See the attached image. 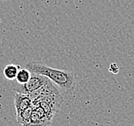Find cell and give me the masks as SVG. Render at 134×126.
I'll return each instance as SVG.
<instances>
[{"instance_id":"1","label":"cell","mask_w":134,"mask_h":126,"mask_svg":"<svg viewBox=\"0 0 134 126\" xmlns=\"http://www.w3.org/2000/svg\"><path fill=\"white\" fill-rule=\"evenodd\" d=\"M26 68L32 73L46 77L65 91L72 92L74 89L75 74L72 71L52 68L38 61H29L26 64Z\"/></svg>"},{"instance_id":"2","label":"cell","mask_w":134,"mask_h":126,"mask_svg":"<svg viewBox=\"0 0 134 126\" xmlns=\"http://www.w3.org/2000/svg\"><path fill=\"white\" fill-rule=\"evenodd\" d=\"M63 101V96L61 95L60 92L54 94V95L45 96L38 101L32 102V106H40L44 111V112L48 116V118L52 121L55 115L59 112Z\"/></svg>"},{"instance_id":"3","label":"cell","mask_w":134,"mask_h":126,"mask_svg":"<svg viewBox=\"0 0 134 126\" xmlns=\"http://www.w3.org/2000/svg\"><path fill=\"white\" fill-rule=\"evenodd\" d=\"M49 79L46 77H44L40 74H36V73H31V77L30 79L28 80L27 83H24V85H20L17 83L14 87V89L15 92L25 94V95H28L29 93H32L34 90L40 89L44 85H45L48 81Z\"/></svg>"},{"instance_id":"4","label":"cell","mask_w":134,"mask_h":126,"mask_svg":"<svg viewBox=\"0 0 134 126\" xmlns=\"http://www.w3.org/2000/svg\"><path fill=\"white\" fill-rule=\"evenodd\" d=\"M57 93H59L58 89H57V87H55L53 83H51V80H49L45 85L40 87V89L32 91V93H29L27 95L30 97L32 101L34 102V101H38V100L45 97V96L54 95V94H57Z\"/></svg>"},{"instance_id":"5","label":"cell","mask_w":134,"mask_h":126,"mask_svg":"<svg viewBox=\"0 0 134 126\" xmlns=\"http://www.w3.org/2000/svg\"><path fill=\"white\" fill-rule=\"evenodd\" d=\"M14 103L15 107V116H17L25 109L31 106L32 101L27 95L15 92L14 95Z\"/></svg>"},{"instance_id":"6","label":"cell","mask_w":134,"mask_h":126,"mask_svg":"<svg viewBox=\"0 0 134 126\" xmlns=\"http://www.w3.org/2000/svg\"><path fill=\"white\" fill-rule=\"evenodd\" d=\"M32 106H29L28 108L25 109L22 111L19 115L16 116V119H17V124L20 126H28L29 123H30V118L32 112Z\"/></svg>"},{"instance_id":"7","label":"cell","mask_w":134,"mask_h":126,"mask_svg":"<svg viewBox=\"0 0 134 126\" xmlns=\"http://www.w3.org/2000/svg\"><path fill=\"white\" fill-rule=\"evenodd\" d=\"M20 68H21L20 66L15 65V64H9V65H7L4 69V75L5 77V79L8 80L15 79L17 73Z\"/></svg>"},{"instance_id":"8","label":"cell","mask_w":134,"mask_h":126,"mask_svg":"<svg viewBox=\"0 0 134 126\" xmlns=\"http://www.w3.org/2000/svg\"><path fill=\"white\" fill-rule=\"evenodd\" d=\"M31 73L27 68H20L16 75L15 80L16 82L20 85H24V83H27L28 80L30 79Z\"/></svg>"},{"instance_id":"9","label":"cell","mask_w":134,"mask_h":126,"mask_svg":"<svg viewBox=\"0 0 134 126\" xmlns=\"http://www.w3.org/2000/svg\"><path fill=\"white\" fill-rule=\"evenodd\" d=\"M50 124L44 121L40 116L37 114L34 110H32L31 118H30V123H29L28 126H49Z\"/></svg>"},{"instance_id":"10","label":"cell","mask_w":134,"mask_h":126,"mask_svg":"<svg viewBox=\"0 0 134 126\" xmlns=\"http://www.w3.org/2000/svg\"><path fill=\"white\" fill-rule=\"evenodd\" d=\"M109 72L113 73H119V67L117 66L116 63H112L109 67Z\"/></svg>"},{"instance_id":"11","label":"cell","mask_w":134,"mask_h":126,"mask_svg":"<svg viewBox=\"0 0 134 126\" xmlns=\"http://www.w3.org/2000/svg\"><path fill=\"white\" fill-rule=\"evenodd\" d=\"M2 1H5V0H2Z\"/></svg>"}]
</instances>
